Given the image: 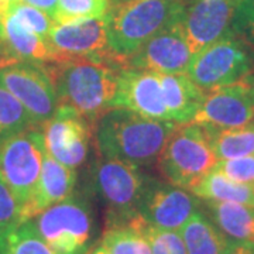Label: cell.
Here are the masks:
<instances>
[{
	"instance_id": "obj_1",
	"label": "cell",
	"mask_w": 254,
	"mask_h": 254,
	"mask_svg": "<svg viewBox=\"0 0 254 254\" xmlns=\"http://www.w3.org/2000/svg\"><path fill=\"white\" fill-rule=\"evenodd\" d=\"M122 108L110 109L98 120L96 141L100 157L145 167L157 163L175 127Z\"/></svg>"
},
{
	"instance_id": "obj_2",
	"label": "cell",
	"mask_w": 254,
	"mask_h": 254,
	"mask_svg": "<svg viewBox=\"0 0 254 254\" xmlns=\"http://www.w3.org/2000/svg\"><path fill=\"white\" fill-rule=\"evenodd\" d=\"M46 65L54 81L58 105L71 106L93 127L113 109L120 68L85 58H66Z\"/></svg>"
},
{
	"instance_id": "obj_3",
	"label": "cell",
	"mask_w": 254,
	"mask_h": 254,
	"mask_svg": "<svg viewBox=\"0 0 254 254\" xmlns=\"http://www.w3.org/2000/svg\"><path fill=\"white\" fill-rule=\"evenodd\" d=\"M187 0H125L113 1L106 14L112 50L128 65V60L145 43L181 20Z\"/></svg>"
},
{
	"instance_id": "obj_4",
	"label": "cell",
	"mask_w": 254,
	"mask_h": 254,
	"mask_svg": "<svg viewBox=\"0 0 254 254\" xmlns=\"http://www.w3.org/2000/svg\"><path fill=\"white\" fill-rule=\"evenodd\" d=\"M216 163L208 133L198 123L175 127L157 160L167 181L188 190L210 173Z\"/></svg>"
},
{
	"instance_id": "obj_5",
	"label": "cell",
	"mask_w": 254,
	"mask_h": 254,
	"mask_svg": "<svg viewBox=\"0 0 254 254\" xmlns=\"http://www.w3.org/2000/svg\"><path fill=\"white\" fill-rule=\"evenodd\" d=\"M40 236L55 254H86L93 235L89 202L69 195L34 216Z\"/></svg>"
},
{
	"instance_id": "obj_6",
	"label": "cell",
	"mask_w": 254,
	"mask_h": 254,
	"mask_svg": "<svg viewBox=\"0 0 254 254\" xmlns=\"http://www.w3.org/2000/svg\"><path fill=\"white\" fill-rule=\"evenodd\" d=\"M253 72V50L239 37L229 36L193 55L187 75L208 92L240 83Z\"/></svg>"
},
{
	"instance_id": "obj_7",
	"label": "cell",
	"mask_w": 254,
	"mask_h": 254,
	"mask_svg": "<svg viewBox=\"0 0 254 254\" xmlns=\"http://www.w3.org/2000/svg\"><path fill=\"white\" fill-rule=\"evenodd\" d=\"M43 128L33 127L0 140V180L23 206L31 199L46 154Z\"/></svg>"
},
{
	"instance_id": "obj_8",
	"label": "cell",
	"mask_w": 254,
	"mask_h": 254,
	"mask_svg": "<svg viewBox=\"0 0 254 254\" xmlns=\"http://www.w3.org/2000/svg\"><path fill=\"white\" fill-rule=\"evenodd\" d=\"M148 175L140 171V167L100 157L89 167L92 190L108 206V218L122 219L138 213Z\"/></svg>"
},
{
	"instance_id": "obj_9",
	"label": "cell",
	"mask_w": 254,
	"mask_h": 254,
	"mask_svg": "<svg viewBox=\"0 0 254 254\" xmlns=\"http://www.w3.org/2000/svg\"><path fill=\"white\" fill-rule=\"evenodd\" d=\"M0 82L27 110L33 123L43 128L54 116L58 98L46 64L21 63L0 71Z\"/></svg>"
},
{
	"instance_id": "obj_10",
	"label": "cell",
	"mask_w": 254,
	"mask_h": 254,
	"mask_svg": "<svg viewBox=\"0 0 254 254\" xmlns=\"http://www.w3.org/2000/svg\"><path fill=\"white\" fill-rule=\"evenodd\" d=\"M47 41L54 51V63L66 58H85L118 68L127 66L110 47L106 16L71 24H55Z\"/></svg>"
},
{
	"instance_id": "obj_11",
	"label": "cell",
	"mask_w": 254,
	"mask_h": 254,
	"mask_svg": "<svg viewBox=\"0 0 254 254\" xmlns=\"http://www.w3.org/2000/svg\"><path fill=\"white\" fill-rule=\"evenodd\" d=\"M92 128L71 106L58 105L54 116L43 126L47 153L69 168L81 167L88 157Z\"/></svg>"
},
{
	"instance_id": "obj_12",
	"label": "cell",
	"mask_w": 254,
	"mask_h": 254,
	"mask_svg": "<svg viewBox=\"0 0 254 254\" xmlns=\"http://www.w3.org/2000/svg\"><path fill=\"white\" fill-rule=\"evenodd\" d=\"M198 208L199 199L192 192L150 177L137 212L153 226L180 232Z\"/></svg>"
},
{
	"instance_id": "obj_13",
	"label": "cell",
	"mask_w": 254,
	"mask_h": 254,
	"mask_svg": "<svg viewBox=\"0 0 254 254\" xmlns=\"http://www.w3.org/2000/svg\"><path fill=\"white\" fill-rule=\"evenodd\" d=\"M239 0H192L185 4L181 26L193 55L225 37L233 36L232 23Z\"/></svg>"
},
{
	"instance_id": "obj_14",
	"label": "cell",
	"mask_w": 254,
	"mask_h": 254,
	"mask_svg": "<svg viewBox=\"0 0 254 254\" xmlns=\"http://www.w3.org/2000/svg\"><path fill=\"white\" fill-rule=\"evenodd\" d=\"M193 53L181 26V20L157 33L128 60V66L155 73H187Z\"/></svg>"
},
{
	"instance_id": "obj_15",
	"label": "cell",
	"mask_w": 254,
	"mask_h": 254,
	"mask_svg": "<svg viewBox=\"0 0 254 254\" xmlns=\"http://www.w3.org/2000/svg\"><path fill=\"white\" fill-rule=\"evenodd\" d=\"M115 108L131 110L154 120L171 122L164 102L160 75L147 69L128 65L119 69L118 89L113 100Z\"/></svg>"
},
{
	"instance_id": "obj_16",
	"label": "cell",
	"mask_w": 254,
	"mask_h": 254,
	"mask_svg": "<svg viewBox=\"0 0 254 254\" xmlns=\"http://www.w3.org/2000/svg\"><path fill=\"white\" fill-rule=\"evenodd\" d=\"M254 118V98L245 82L205 92L192 123L218 128L247 126Z\"/></svg>"
},
{
	"instance_id": "obj_17",
	"label": "cell",
	"mask_w": 254,
	"mask_h": 254,
	"mask_svg": "<svg viewBox=\"0 0 254 254\" xmlns=\"http://www.w3.org/2000/svg\"><path fill=\"white\" fill-rule=\"evenodd\" d=\"M76 180L78 175L73 168L58 163L46 151L36 190L21 209L23 220L33 219L44 209L72 195Z\"/></svg>"
},
{
	"instance_id": "obj_18",
	"label": "cell",
	"mask_w": 254,
	"mask_h": 254,
	"mask_svg": "<svg viewBox=\"0 0 254 254\" xmlns=\"http://www.w3.org/2000/svg\"><path fill=\"white\" fill-rule=\"evenodd\" d=\"M170 120L181 126L192 123L205 99V91L190 81L187 73H158Z\"/></svg>"
},
{
	"instance_id": "obj_19",
	"label": "cell",
	"mask_w": 254,
	"mask_h": 254,
	"mask_svg": "<svg viewBox=\"0 0 254 254\" xmlns=\"http://www.w3.org/2000/svg\"><path fill=\"white\" fill-rule=\"evenodd\" d=\"M140 213L122 219H106L100 247L109 254H151V249L141 232Z\"/></svg>"
},
{
	"instance_id": "obj_20",
	"label": "cell",
	"mask_w": 254,
	"mask_h": 254,
	"mask_svg": "<svg viewBox=\"0 0 254 254\" xmlns=\"http://www.w3.org/2000/svg\"><path fill=\"white\" fill-rule=\"evenodd\" d=\"M1 38L18 61L33 64L55 61L54 51L46 38L20 26L10 13L1 20Z\"/></svg>"
},
{
	"instance_id": "obj_21",
	"label": "cell",
	"mask_w": 254,
	"mask_h": 254,
	"mask_svg": "<svg viewBox=\"0 0 254 254\" xmlns=\"http://www.w3.org/2000/svg\"><path fill=\"white\" fill-rule=\"evenodd\" d=\"M205 209L229 240L254 243V208L236 202L205 200Z\"/></svg>"
},
{
	"instance_id": "obj_22",
	"label": "cell",
	"mask_w": 254,
	"mask_h": 254,
	"mask_svg": "<svg viewBox=\"0 0 254 254\" xmlns=\"http://www.w3.org/2000/svg\"><path fill=\"white\" fill-rule=\"evenodd\" d=\"M180 235L187 254H222L230 242L202 210H196L185 222Z\"/></svg>"
},
{
	"instance_id": "obj_23",
	"label": "cell",
	"mask_w": 254,
	"mask_h": 254,
	"mask_svg": "<svg viewBox=\"0 0 254 254\" xmlns=\"http://www.w3.org/2000/svg\"><path fill=\"white\" fill-rule=\"evenodd\" d=\"M190 192L203 200L236 202L254 208V185L232 181L213 170L193 185Z\"/></svg>"
},
{
	"instance_id": "obj_24",
	"label": "cell",
	"mask_w": 254,
	"mask_h": 254,
	"mask_svg": "<svg viewBox=\"0 0 254 254\" xmlns=\"http://www.w3.org/2000/svg\"><path fill=\"white\" fill-rule=\"evenodd\" d=\"M0 254H55L40 236L33 219L0 229Z\"/></svg>"
},
{
	"instance_id": "obj_25",
	"label": "cell",
	"mask_w": 254,
	"mask_h": 254,
	"mask_svg": "<svg viewBox=\"0 0 254 254\" xmlns=\"http://www.w3.org/2000/svg\"><path fill=\"white\" fill-rule=\"evenodd\" d=\"M203 127L218 161L254 154V127L252 125L236 128Z\"/></svg>"
},
{
	"instance_id": "obj_26",
	"label": "cell",
	"mask_w": 254,
	"mask_h": 254,
	"mask_svg": "<svg viewBox=\"0 0 254 254\" xmlns=\"http://www.w3.org/2000/svg\"><path fill=\"white\" fill-rule=\"evenodd\" d=\"M112 0H58L53 14L55 24H71L108 14Z\"/></svg>"
},
{
	"instance_id": "obj_27",
	"label": "cell",
	"mask_w": 254,
	"mask_h": 254,
	"mask_svg": "<svg viewBox=\"0 0 254 254\" xmlns=\"http://www.w3.org/2000/svg\"><path fill=\"white\" fill-rule=\"evenodd\" d=\"M33 127L37 126L27 110L0 82V140Z\"/></svg>"
},
{
	"instance_id": "obj_28",
	"label": "cell",
	"mask_w": 254,
	"mask_h": 254,
	"mask_svg": "<svg viewBox=\"0 0 254 254\" xmlns=\"http://www.w3.org/2000/svg\"><path fill=\"white\" fill-rule=\"evenodd\" d=\"M10 14L17 20L20 26L27 28L30 31L36 33L43 38H48L50 31L55 26V21L51 16H48L46 11L37 9L34 6H30L24 1L16 0L11 4Z\"/></svg>"
},
{
	"instance_id": "obj_29",
	"label": "cell",
	"mask_w": 254,
	"mask_h": 254,
	"mask_svg": "<svg viewBox=\"0 0 254 254\" xmlns=\"http://www.w3.org/2000/svg\"><path fill=\"white\" fill-rule=\"evenodd\" d=\"M141 232L150 245L151 254H187L180 232L155 227L147 220L141 223Z\"/></svg>"
},
{
	"instance_id": "obj_30",
	"label": "cell",
	"mask_w": 254,
	"mask_h": 254,
	"mask_svg": "<svg viewBox=\"0 0 254 254\" xmlns=\"http://www.w3.org/2000/svg\"><path fill=\"white\" fill-rule=\"evenodd\" d=\"M213 171L239 184L254 185V154L230 160H219L213 167Z\"/></svg>"
},
{
	"instance_id": "obj_31",
	"label": "cell",
	"mask_w": 254,
	"mask_h": 254,
	"mask_svg": "<svg viewBox=\"0 0 254 254\" xmlns=\"http://www.w3.org/2000/svg\"><path fill=\"white\" fill-rule=\"evenodd\" d=\"M233 36L243 40L254 53V0H239L232 23Z\"/></svg>"
},
{
	"instance_id": "obj_32",
	"label": "cell",
	"mask_w": 254,
	"mask_h": 254,
	"mask_svg": "<svg viewBox=\"0 0 254 254\" xmlns=\"http://www.w3.org/2000/svg\"><path fill=\"white\" fill-rule=\"evenodd\" d=\"M18 222H23L21 205L9 187L0 180V229Z\"/></svg>"
},
{
	"instance_id": "obj_33",
	"label": "cell",
	"mask_w": 254,
	"mask_h": 254,
	"mask_svg": "<svg viewBox=\"0 0 254 254\" xmlns=\"http://www.w3.org/2000/svg\"><path fill=\"white\" fill-rule=\"evenodd\" d=\"M222 254H254L253 242H229Z\"/></svg>"
},
{
	"instance_id": "obj_34",
	"label": "cell",
	"mask_w": 254,
	"mask_h": 254,
	"mask_svg": "<svg viewBox=\"0 0 254 254\" xmlns=\"http://www.w3.org/2000/svg\"><path fill=\"white\" fill-rule=\"evenodd\" d=\"M17 63H21V61H18L17 58L13 55L7 44L4 43V40L0 37V71Z\"/></svg>"
},
{
	"instance_id": "obj_35",
	"label": "cell",
	"mask_w": 254,
	"mask_h": 254,
	"mask_svg": "<svg viewBox=\"0 0 254 254\" xmlns=\"http://www.w3.org/2000/svg\"><path fill=\"white\" fill-rule=\"evenodd\" d=\"M20 1H24L30 6H34L37 9L46 11L47 14L51 17L54 14L55 9H57V3H58V0H20Z\"/></svg>"
},
{
	"instance_id": "obj_36",
	"label": "cell",
	"mask_w": 254,
	"mask_h": 254,
	"mask_svg": "<svg viewBox=\"0 0 254 254\" xmlns=\"http://www.w3.org/2000/svg\"><path fill=\"white\" fill-rule=\"evenodd\" d=\"M14 1L16 0H0V21L9 14L10 9H11V4Z\"/></svg>"
},
{
	"instance_id": "obj_37",
	"label": "cell",
	"mask_w": 254,
	"mask_h": 254,
	"mask_svg": "<svg viewBox=\"0 0 254 254\" xmlns=\"http://www.w3.org/2000/svg\"><path fill=\"white\" fill-rule=\"evenodd\" d=\"M247 85V88L250 89V92H252V96L254 98V72L250 73L247 78H246L245 81H243Z\"/></svg>"
},
{
	"instance_id": "obj_38",
	"label": "cell",
	"mask_w": 254,
	"mask_h": 254,
	"mask_svg": "<svg viewBox=\"0 0 254 254\" xmlns=\"http://www.w3.org/2000/svg\"><path fill=\"white\" fill-rule=\"evenodd\" d=\"M86 254H109L105 249H102V247H95V249H92L91 252H86Z\"/></svg>"
},
{
	"instance_id": "obj_39",
	"label": "cell",
	"mask_w": 254,
	"mask_h": 254,
	"mask_svg": "<svg viewBox=\"0 0 254 254\" xmlns=\"http://www.w3.org/2000/svg\"><path fill=\"white\" fill-rule=\"evenodd\" d=\"M0 37H1V21H0Z\"/></svg>"
},
{
	"instance_id": "obj_40",
	"label": "cell",
	"mask_w": 254,
	"mask_h": 254,
	"mask_svg": "<svg viewBox=\"0 0 254 254\" xmlns=\"http://www.w3.org/2000/svg\"><path fill=\"white\" fill-rule=\"evenodd\" d=\"M250 125H252V126L254 127V118H253V120H252V123H250Z\"/></svg>"
},
{
	"instance_id": "obj_41",
	"label": "cell",
	"mask_w": 254,
	"mask_h": 254,
	"mask_svg": "<svg viewBox=\"0 0 254 254\" xmlns=\"http://www.w3.org/2000/svg\"><path fill=\"white\" fill-rule=\"evenodd\" d=\"M113 1H125V0H113Z\"/></svg>"
}]
</instances>
